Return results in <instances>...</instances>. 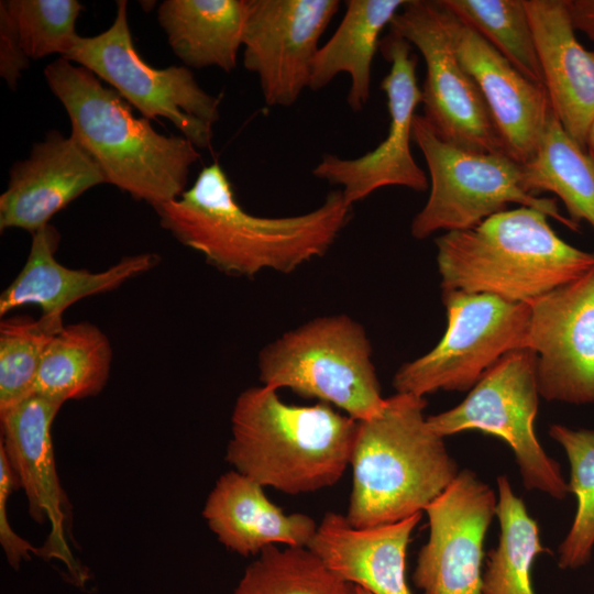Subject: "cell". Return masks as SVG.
Wrapping results in <instances>:
<instances>
[{"instance_id": "obj_1", "label": "cell", "mask_w": 594, "mask_h": 594, "mask_svg": "<svg viewBox=\"0 0 594 594\" xmlns=\"http://www.w3.org/2000/svg\"><path fill=\"white\" fill-rule=\"evenodd\" d=\"M162 228L200 253L218 271L253 277L264 271L289 274L323 256L349 223L352 206L341 190L305 213L263 217L248 212L218 162L205 166L178 198L153 208Z\"/></svg>"}, {"instance_id": "obj_2", "label": "cell", "mask_w": 594, "mask_h": 594, "mask_svg": "<svg viewBox=\"0 0 594 594\" xmlns=\"http://www.w3.org/2000/svg\"><path fill=\"white\" fill-rule=\"evenodd\" d=\"M44 76L68 114L70 135L108 184L153 208L185 191L190 167L200 157L189 140L158 133L148 119L134 116L118 91L63 57L48 64Z\"/></svg>"}, {"instance_id": "obj_3", "label": "cell", "mask_w": 594, "mask_h": 594, "mask_svg": "<svg viewBox=\"0 0 594 594\" xmlns=\"http://www.w3.org/2000/svg\"><path fill=\"white\" fill-rule=\"evenodd\" d=\"M358 420L318 402L297 406L264 386L244 389L226 459L263 487L297 495L332 486L350 464Z\"/></svg>"}, {"instance_id": "obj_4", "label": "cell", "mask_w": 594, "mask_h": 594, "mask_svg": "<svg viewBox=\"0 0 594 594\" xmlns=\"http://www.w3.org/2000/svg\"><path fill=\"white\" fill-rule=\"evenodd\" d=\"M422 396L395 393L380 414L358 421L350 464L353 485L345 514L372 527L422 513L457 477L444 438L429 426Z\"/></svg>"}, {"instance_id": "obj_5", "label": "cell", "mask_w": 594, "mask_h": 594, "mask_svg": "<svg viewBox=\"0 0 594 594\" xmlns=\"http://www.w3.org/2000/svg\"><path fill=\"white\" fill-rule=\"evenodd\" d=\"M442 290L530 304L594 267V253L562 240L548 216L519 206L435 239Z\"/></svg>"}, {"instance_id": "obj_6", "label": "cell", "mask_w": 594, "mask_h": 594, "mask_svg": "<svg viewBox=\"0 0 594 594\" xmlns=\"http://www.w3.org/2000/svg\"><path fill=\"white\" fill-rule=\"evenodd\" d=\"M257 370L262 385L329 404L358 421L385 405L367 333L345 314L319 316L284 332L261 349Z\"/></svg>"}, {"instance_id": "obj_7", "label": "cell", "mask_w": 594, "mask_h": 594, "mask_svg": "<svg viewBox=\"0 0 594 594\" xmlns=\"http://www.w3.org/2000/svg\"><path fill=\"white\" fill-rule=\"evenodd\" d=\"M413 141L421 151L430 176L427 202L410 224L415 239L422 240L438 231L471 229L506 210L509 204L536 209L571 230H579V224L562 216L554 199L525 191L521 164L509 155L455 146L439 138L418 114L413 122Z\"/></svg>"}, {"instance_id": "obj_8", "label": "cell", "mask_w": 594, "mask_h": 594, "mask_svg": "<svg viewBox=\"0 0 594 594\" xmlns=\"http://www.w3.org/2000/svg\"><path fill=\"white\" fill-rule=\"evenodd\" d=\"M539 397L536 353L516 350L492 366L459 405L427 421L442 438L481 431L502 439L514 452L524 487L563 501L570 494L568 481L535 431Z\"/></svg>"}, {"instance_id": "obj_9", "label": "cell", "mask_w": 594, "mask_h": 594, "mask_svg": "<svg viewBox=\"0 0 594 594\" xmlns=\"http://www.w3.org/2000/svg\"><path fill=\"white\" fill-rule=\"evenodd\" d=\"M447 328L426 354L394 374L396 393L470 391L509 352L527 349L530 306L487 294L442 290Z\"/></svg>"}, {"instance_id": "obj_10", "label": "cell", "mask_w": 594, "mask_h": 594, "mask_svg": "<svg viewBox=\"0 0 594 594\" xmlns=\"http://www.w3.org/2000/svg\"><path fill=\"white\" fill-rule=\"evenodd\" d=\"M63 58L111 85L144 118L167 119L197 148L210 146L220 98L205 91L186 66L155 68L143 61L133 44L127 1L117 2L110 28L80 36Z\"/></svg>"}, {"instance_id": "obj_11", "label": "cell", "mask_w": 594, "mask_h": 594, "mask_svg": "<svg viewBox=\"0 0 594 594\" xmlns=\"http://www.w3.org/2000/svg\"><path fill=\"white\" fill-rule=\"evenodd\" d=\"M453 22L441 0H406L388 31L425 61L422 117L435 133L468 151L508 155L477 85L457 56Z\"/></svg>"}, {"instance_id": "obj_12", "label": "cell", "mask_w": 594, "mask_h": 594, "mask_svg": "<svg viewBox=\"0 0 594 594\" xmlns=\"http://www.w3.org/2000/svg\"><path fill=\"white\" fill-rule=\"evenodd\" d=\"M411 48L407 41L392 32L381 41L380 51L391 64L381 82L389 113L386 138L374 150L356 158L324 154L312 169L315 177L340 186L345 202L352 207L388 186L415 191L428 189L427 175L410 150L415 111L421 103L416 76L418 58Z\"/></svg>"}, {"instance_id": "obj_13", "label": "cell", "mask_w": 594, "mask_h": 594, "mask_svg": "<svg viewBox=\"0 0 594 594\" xmlns=\"http://www.w3.org/2000/svg\"><path fill=\"white\" fill-rule=\"evenodd\" d=\"M496 505L494 490L462 470L427 506L429 536L413 575L421 594H483L484 541Z\"/></svg>"}, {"instance_id": "obj_14", "label": "cell", "mask_w": 594, "mask_h": 594, "mask_svg": "<svg viewBox=\"0 0 594 594\" xmlns=\"http://www.w3.org/2000/svg\"><path fill=\"white\" fill-rule=\"evenodd\" d=\"M339 8L338 0H250L243 63L267 106L289 107L309 88L320 37Z\"/></svg>"}, {"instance_id": "obj_15", "label": "cell", "mask_w": 594, "mask_h": 594, "mask_svg": "<svg viewBox=\"0 0 594 594\" xmlns=\"http://www.w3.org/2000/svg\"><path fill=\"white\" fill-rule=\"evenodd\" d=\"M528 305L540 397L594 404V267Z\"/></svg>"}, {"instance_id": "obj_16", "label": "cell", "mask_w": 594, "mask_h": 594, "mask_svg": "<svg viewBox=\"0 0 594 594\" xmlns=\"http://www.w3.org/2000/svg\"><path fill=\"white\" fill-rule=\"evenodd\" d=\"M62 406L32 394L0 411V449L26 495L31 518L50 524L47 540L38 549V556L61 561L74 583L84 585L87 572L74 558L67 541L70 507L58 479L52 440V426Z\"/></svg>"}, {"instance_id": "obj_17", "label": "cell", "mask_w": 594, "mask_h": 594, "mask_svg": "<svg viewBox=\"0 0 594 594\" xmlns=\"http://www.w3.org/2000/svg\"><path fill=\"white\" fill-rule=\"evenodd\" d=\"M107 183L95 160L72 136L50 131L28 158L12 165L0 196V230L32 234L88 189Z\"/></svg>"}, {"instance_id": "obj_18", "label": "cell", "mask_w": 594, "mask_h": 594, "mask_svg": "<svg viewBox=\"0 0 594 594\" xmlns=\"http://www.w3.org/2000/svg\"><path fill=\"white\" fill-rule=\"evenodd\" d=\"M453 42L459 61L487 105L508 155L519 164L527 163L553 111L544 87L524 76L455 15Z\"/></svg>"}, {"instance_id": "obj_19", "label": "cell", "mask_w": 594, "mask_h": 594, "mask_svg": "<svg viewBox=\"0 0 594 594\" xmlns=\"http://www.w3.org/2000/svg\"><path fill=\"white\" fill-rule=\"evenodd\" d=\"M553 113L584 150L594 120V51L576 37L568 0H525Z\"/></svg>"}, {"instance_id": "obj_20", "label": "cell", "mask_w": 594, "mask_h": 594, "mask_svg": "<svg viewBox=\"0 0 594 594\" xmlns=\"http://www.w3.org/2000/svg\"><path fill=\"white\" fill-rule=\"evenodd\" d=\"M59 233L47 224L34 234L26 261L0 295V316L24 306H36L41 316L62 317L78 300L108 293L158 265L155 253L124 256L101 272L70 268L55 258Z\"/></svg>"}, {"instance_id": "obj_21", "label": "cell", "mask_w": 594, "mask_h": 594, "mask_svg": "<svg viewBox=\"0 0 594 594\" xmlns=\"http://www.w3.org/2000/svg\"><path fill=\"white\" fill-rule=\"evenodd\" d=\"M422 517L372 527H354L345 515L328 512L307 547L331 572L372 594H411L406 556Z\"/></svg>"}, {"instance_id": "obj_22", "label": "cell", "mask_w": 594, "mask_h": 594, "mask_svg": "<svg viewBox=\"0 0 594 594\" xmlns=\"http://www.w3.org/2000/svg\"><path fill=\"white\" fill-rule=\"evenodd\" d=\"M263 488L235 470L218 479L202 516L219 542L243 557L260 554L277 544L307 548L316 532V521L305 514H285Z\"/></svg>"}, {"instance_id": "obj_23", "label": "cell", "mask_w": 594, "mask_h": 594, "mask_svg": "<svg viewBox=\"0 0 594 594\" xmlns=\"http://www.w3.org/2000/svg\"><path fill=\"white\" fill-rule=\"evenodd\" d=\"M250 0H165L160 25L174 54L194 68L237 67Z\"/></svg>"}, {"instance_id": "obj_24", "label": "cell", "mask_w": 594, "mask_h": 594, "mask_svg": "<svg viewBox=\"0 0 594 594\" xmlns=\"http://www.w3.org/2000/svg\"><path fill=\"white\" fill-rule=\"evenodd\" d=\"M406 0H349L332 36L320 46L312 65L309 89L320 90L338 75L350 77L346 102L361 111L371 94L372 64L381 45V33Z\"/></svg>"}, {"instance_id": "obj_25", "label": "cell", "mask_w": 594, "mask_h": 594, "mask_svg": "<svg viewBox=\"0 0 594 594\" xmlns=\"http://www.w3.org/2000/svg\"><path fill=\"white\" fill-rule=\"evenodd\" d=\"M111 363V343L96 324L64 326L43 354L33 394L61 404L96 396L108 382Z\"/></svg>"}, {"instance_id": "obj_26", "label": "cell", "mask_w": 594, "mask_h": 594, "mask_svg": "<svg viewBox=\"0 0 594 594\" xmlns=\"http://www.w3.org/2000/svg\"><path fill=\"white\" fill-rule=\"evenodd\" d=\"M585 151L552 111L534 156L521 164V186L530 195L554 194L572 221L594 229V161Z\"/></svg>"}, {"instance_id": "obj_27", "label": "cell", "mask_w": 594, "mask_h": 594, "mask_svg": "<svg viewBox=\"0 0 594 594\" xmlns=\"http://www.w3.org/2000/svg\"><path fill=\"white\" fill-rule=\"evenodd\" d=\"M496 518L499 535L496 547L487 554L483 570V594H535L531 568L547 553L537 521L524 501L513 490L506 475H498Z\"/></svg>"}, {"instance_id": "obj_28", "label": "cell", "mask_w": 594, "mask_h": 594, "mask_svg": "<svg viewBox=\"0 0 594 594\" xmlns=\"http://www.w3.org/2000/svg\"><path fill=\"white\" fill-rule=\"evenodd\" d=\"M531 81L543 76L525 0H441Z\"/></svg>"}, {"instance_id": "obj_29", "label": "cell", "mask_w": 594, "mask_h": 594, "mask_svg": "<svg viewBox=\"0 0 594 594\" xmlns=\"http://www.w3.org/2000/svg\"><path fill=\"white\" fill-rule=\"evenodd\" d=\"M549 435L563 449L570 469L569 491L576 498L573 521L558 548V565L578 570L594 552V429L553 424Z\"/></svg>"}, {"instance_id": "obj_30", "label": "cell", "mask_w": 594, "mask_h": 594, "mask_svg": "<svg viewBox=\"0 0 594 594\" xmlns=\"http://www.w3.org/2000/svg\"><path fill=\"white\" fill-rule=\"evenodd\" d=\"M231 594H358L308 548L270 546L248 568Z\"/></svg>"}, {"instance_id": "obj_31", "label": "cell", "mask_w": 594, "mask_h": 594, "mask_svg": "<svg viewBox=\"0 0 594 594\" xmlns=\"http://www.w3.org/2000/svg\"><path fill=\"white\" fill-rule=\"evenodd\" d=\"M64 327L62 317L12 316L0 322V411L34 393L43 354Z\"/></svg>"}, {"instance_id": "obj_32", "label": "cell", "mask_w": 594, "mask_h": 594, "mask_svg": "<svg viewBox=\"0 0 594 594\" xmlns=\"http://www.w3.org/2000/svg\"><path fill=\"white\" fill-rule=\"evenodd\" d=\"M29 58L66 56L79 40L76 22L84 7L77 0H6Z\"/></svg>"}, {"instance_id": "obj_33", "label": "cell", "mask_w": 594, "mask_h": 594, "mask_svg": "<svg viewBox=\"0 0 594 594\" xmlns=\"http://www.w3.org/2000/svg\"><path fill=\"white\" fill-rule=\"evenodd\" d=\"M19 486L7 457L0 449V543L7 561L13 569L31 559V554H38V549L19 536L9 524L8 499L10 494Z\"/></svg>"}, {"instance_id": "obj_34", "label": "cell", "mask_w": 594, "mask_h": 594, "mask_svg": "<svg viewBox=\"0 0 594 594\" xmlns=\"http://www.w3.org/2000/svg\"><path fill=\"white\" fill-rule=\"evenodd\" d=\"M30 58L25 54L18 30L3 1L0 2V76L15 90L18 80L29 67Z\"/></svg>"}, {"instance_id": "obj_35", "label": "cell", "mask_w": 594, "mask_h": 594, "mask_svg": "<svg viewBox=\"0 0 594 594\" xmlns=\"http://www.w3.org/2000/svg\"><path fill=\"white\" fill-rule=\"evenodd\" d=\"M573 26L594 43V0H568Z\"/></svg>"}, {"instance_id": "obj_36", "label": "cell", "mask_w": 594, "mask_h": 594, "mask_svg": "<svg viewBox=\"0 0 594 594\" xmlns=\"http://www.w3.org/2000/svg\"><path fill=\"white\" fill-rule=\"evenodd\" d=\"M586 150L587 154L594 161V120L590 127L587 138H586Z\"/></svg>"}, {"instance_id": "obj_37", "label": "cell", "mask_w": 594, "mask_h": 594, "mask_svg": "<svg viewBox=\"0 0 594 594\" xmlns=\"http://www.w3.org/2000/svg\"><path fill=\"white\" fill-rule=\"evenodd\" d=\"M356 593H358V594H372V593H370L369 591H366V590H364V588H361V587H358V586H356Z\"/></svg>"}]
</instances>
